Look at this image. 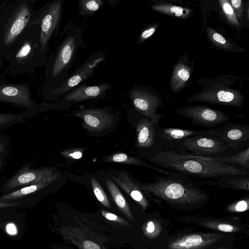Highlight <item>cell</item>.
<instances>
[{
  "label": "cell",
  "instance_id": "obj_1",
  "mask_svg": "<svg viewBox=\"0 0 249 249\" xmlns=\"http://www.w3.org/2000/svg\"><path fill=\"white\" fill-rule=\"evenodd\" d=\"M142 155L155 166L192 180H206L210 185H214L225 175H249L248 170L216 161L212 157L190 154L175 149L155 146Z\"/></svg>",
  "mask_w": 249,
  "mask_h": 249
},
{
  "label": "cell",
  "instance_id": "obj_2",
  "mask_svg": "<svg viewBox=\"0 0 249 249\" xmlns=\"http://www.w3.org/2000/svg\"><path fill=\"white\" fill-rule=\"evenodd\" d=\"M36 1L6 0L0 4V54L8 62L30 26Z\"/></svg>",
  "mask_w": 249,
  "mask_h": 249
},
{
  "label": "cell",
  "instance_id": "obj_3",
  "mask_svg": "<svg viewBox=\"0 0 249 249\" xmlns=\"http://www.w3.org/2000/svg\"><path fill=\"white\" fill-rule=\"evenodd\" d=\"M84 28L71 20L61 34L60 42L48 55L45 69V85L55 83L69 74L80 48L85 49Z\"/></svg>",
  "mask_w": 249,
  "mask_h": 249
},
{
  "label": "cell",
  "instance_id": "obj_4",
  "mask_svg": "<svg viewBox=\"0 0 249 249\" xmlns=\"http://www.w3.org/2000/svg\"><path fill=\"white\" fill-rule=\"evenodd\" d=\"M153 179L152 182L137 183L148 195L155 196L171 203L193 204L202 202L208 198L207 193L189 178L163 175Z\"/></svg>",
  "mask_w": 249,
  "mask_h": 249
},
{
  "label": "cell",
  "instance_id": "obj_5",
  "mask_svg": "<svg viewBox=\"0 0 249 249\" xmlns=\"http://www.w3.org/2000/svg\"><path fill=\"white\" fill-rule=\"evenodd\" d=\"M199 92L191 95L186 102H204L215 105L241 107L245 96L241 92V80L231 74L212 79L202 78L197 81Z\"/></svg>",
  "mask_w": 249,
  "mask_h": 249
},
{
  "label": "cell",
  "instance_id": "obj_6",
  "mask_svg": "<svg viewBox=\"0 0 249 249\" xmlns=\"http://www.w3.org/2000/svg\"><path fill=\"white\" fill-rule=\"evenodd\" d=\"M29 25L5 70L12 76L31 72L47 63L48 56L41 52L39 27L37 24Z\"/></svg>",
  "mask_w": 249,
  "mask_h": 249
},
{
  "label": "cell",
  "instance_id": "obj_7",
  "mask_svg": "<svg viewBox=\"0 0 249 249\" xmlns=\"http://www.w3.org/2000/svg\"><path fill=\"white\" fill-rule=\"evenodd\" d=\"M106 58L103 51H97L91 54L74 71L63 79L51 84L44 85L41 95L47 100H58L64 94L91 77L96 68Z\"/></svg>",
  "mask_w": 249,
  "mask_h": 249
},
{
  "label": "cell",
  "instance_id": "obj_8",
  "mask_svg": "<svg viewBox=\"0 0 249 249\" xmlns=\"http://www.w3.org/2000/svg\"><path fill=\"white\" fill-rule=\"evenodd\" d=\"M64 0L48 1L35 10L29 25L37 24L39 28V42L41 53L49 55V43L53 36H57L61 23Z\"/></svg>",
  "mask_w": 249,
  "mask_h": 249
},
{
  "label": "cell",
  "instance_id": "obj_9",
  "mask_svg": "<svg viewBox=\"0 0 249 249\" xmlns=\"http://www.w3.org/2000/svg\"><path fill=\"white\" fill-rule=\"evenodd\" d=\"M7 71L0 75V103H7L25 108L37 109L38 105L33 99L29 83L26 82L12 83L5 78Z\"/></svg>",
  "mask_w": 249,
  "mask_h": 249
},
{
  "label": "cell",
  "instance_id": "obj_10",
  "mask_svg": "<svg viewBox=\"0 0 249 249\" xmlns=\"http://www.w3.org/2000/svg\"><path fill=\"white\" fill-rule=\"evenodd\" d=\"M128 96L135 109L145 117L160 122L164 113H157L162 105L161 97L148 87L134 85L129 90Z\"/></svg>",
  "mask_w": 249,
  "mask_h": 249
},
{
  "label": "cell",
  "instance_id": "obj_11",
  "mask_svg": "<svg viewBox=\"0 0 249 249\" xmlns=\"http://www.w3.org/2000/svg\"><path fill=\"white\" fill-rule=\"evenodd\" d=\"M34 163L31 161L24 164L3 183L1 191L5 194L36 183L54 172L53 168L47 166L33 168Z\"/></svg>",
  "mask_w": 249,
  "mask_h": 249
},
{
  "label": "cell",
  "instance_id": "obj_12",
  "mask_svg": "<svg viewBox=\"0 0 249 249\" xmlns=\"http://www.w3.org/2000/svg\"><path fill=\"white\" fill-rule=\"evenodd\" d=\"M175 112L192 120L191 124L215 127L230 119L224 112L202 105L189 106L175 110Z\"/></svg>",
  "mask_w": 249,
  "mask_h": 249
},
{
  "label": "cell",
  "instance_id": "obj_13",
  "mask_svg": "<svg viewBox=\"0 0 249 249\" xmlns=\"http://www.w3.org/2000/svg\"><path fill=\"white\" fill-rule=\"evenodd\" d=\"M203 134L219 140L229 148L237 149L249 141V126L233 123H225L203 130Z\"/></svg>",
  "mask_w": 249,
  "mask_h": 249
},
{
  "label": "cell",
  "instance_id": "obj_14",
  "mask_svg": "<svg viewBox=\"0 0 249 249\" xmlns=\"http://www.w3.org/2000/svg\"><path fill=\"white\" fill-rule=\"evenodd\" d=\"M174 149L197 156L217 157L229 148L219 140L202 134L184 139Z\"/></svg>",
  "mask_w": 249,
  "mask_h": 249
},
{
  "label": "cell",
  "instance_id": "obj_15",
  "mask_svg": "<svg viewBox=\"0 0 249 249\" xmlns=\"http://www.w3.org/2000/svg\"><path fill=\"white\" fill-rule=\"evenodd\" d=\"M112 86L104 83L97 85L81 84L62 96V98L53 105L77 103L80 102L103 97L106 91L111 89Z\"/></svg>",
  "mask_w": 249,
  "mask_h": 249
},
{
  "label": "cell",
  "instance_id": "obj_16",
  "mask_svg": "<svg viewBox=\"0 0 249 249\" xmlns=\"http://www.w3.org/2000/svg\"><path fill=\"white\" fill-rule=\"evenodd\" d=\"M77 115L83 122L84 125L92 131L99 132L110 127L114 120L113 115L103 108H81Z\"/></svg>",
  "mask_w": 249,
  "mask_h": 249
},
{
  "label": "cell",
  "instance_id": "obj_17",
  "mask_svg": "<svg viewBox=\"0 0 249 249\" xmlns=\"http://www.w3.org/2000/svg\"><path fill=\"white\" fill-rule=\"evenodd\" d=\"M203 134V130L156 127V145L166 148H176L184 139Z\"/></svg>",
  "mask_w": 249,
  "mask_h": 249
},
{
  "label": "cell",
  "instance_id": "obj_18",
  "mask_svg": "<svg viewBox=\"0 0 249 249\" xmlns=\"http://www.w3.org/2000/svg\"><path fill=\"white\" fill-rule=\"evenodd\" d=\"M59 176V174L54 172L36 183L0 196V201L3 202L18 201V200L22 198L38 194L50 187Z\"/></svg>",
  "mask_w": 249,
  "mask_h": 249
},
{
  "label": "cell",
  "instance_id": "obj_19",
  "mask_svg": "<svg viewBox=\"0 0 249 249\" xmlns=\"http://www.w3.org/2000/svg\"><path fill=\"white\" fill-rule=\"evenodd\" d=\"M193 67V63L189 60L188 54L180 56L174 67L171 76L170 87L173 93L181 91L186 86Z\"/></svg>",
  "mask_w": 249,
  "mask_h": 249
},
{
  "label": "cell",
  "instance_id": "obj_20",
  "mask_svg": "<svg viewBox=\"0 0 249 249\" xmlns=\"http://www.w3.org/2000/svg\"><path fill=\"white\" fill-rule=\"evenodd\" d=\"M160 122L152 121L146 117L141 119L136 124V146L143 151L152 149L156 145V127Z\"/></svg>",
  "mask_w": 249,
  "mask_h": 249
},
{
  "label": "cell",
  "instance_id": "obj_21",
  "mask_svg": "<svg viewBox=\"0 0 249 249\" xmlns=\"http://www.w3.org/2000/svg\"><path fill=\"white\" fill-rule=\"evenodd\" d=\"M115 181L125 193L135 201L143 207H146L147 202L137 182H134L127 171H122L118 177H112Z\"/></svg>",
  "mask_w": 249,
  "mask_h": 249
},
{
  "label": "cell",
  "instance_id": "obj_22",
  "mask_svg": "<svg viewBox=\"0 0 249 249\" xmlns=\"http://www.w3.org/2000/svg\"><path fill=\"white\" fill-rule=\"evenodd\" d=\"M104 161L108 162L119 163L124 164L144 166L154 170L163 175L177 177H184V176L179 174L158 167L154 165L150 164L140 158H137L124 153H119L108 156L104 158Z\"/></svg>",
  "mask_w": 249,
  "mask_h": 249
},
{
  "label": "cell",
  "instance_id": "obj_23",
  "mask_svg": "<svg viewBox=\"0 0 249 249\" xmlns=\"http://www.w3.org/2000/svg\"><path fill=\"white\" fill-rule=\"evenodd\" d=\"M39 113L38 109L25 110L19 113H0V131L14 125L24 123Z\"/></svg>",
  "mask_w": 249,
  "mask_h": 249
},
{
  "label": "cell",
  "instance_id": "obj_24",
  "mask_svg": "<svg viewBox=\"0 0 249 249\" xmlns=\"http://www.w3.org/2000/svg\"><path fill=\"white\" fill-rule=\"evenodd\" d=\"M207 38L212 45L218 49L230 52H242L244 51L233 41H230L222 35L210 27L206 29Z\"/></svg>",
  "mask_w": 249,
  "mask_h": 249
},
{
  "label": "cell",
  "instance_id": "obj_25",
  "mask_svg": "<svg viewBox=\"0 0 249 249\" xmlns=\"http://www.w3.org/2000/svg\"><path fill=\"white\" fill-rule=\"evenodd\" d=\"M151 9L159 13L184 19L189 18L192 13L191 9L165 2L156 3L151 6Z\"/></svg>",
  "mask_w": 249,
  "mask_h": 249
},
{
  "label": "cell",
  "instance_id": "obj_26",
  "mask_svg": "<svg viewBox=\"0 0 249 249\" xmlns=\"http://www.w3.org/2000/svg\"><path fill=\"white\" fill-rule=\"evenodd\" d=\"M214 185L223 188H232L249 191V175H225L219 178Z\"/></svg>",
  "mask_w": 249,
  "mask_h": 249
},
{
  "label": "cell",
  "instance_id": "obj_27",
  "mask_svg": "<svg viewBox=\"0 0 249 249\" xmlns=\"http://www.w3.org/2000/svg\"><path fill=\"white\" fill-rule=\"evenodd\" d=\"M109 194L111 196L120 211L126 216L131 217V214L127 204L121 192L117 185L110 179H107L105 181Z\"/></svg>",
  "mask_w": 249,
  "mask_h": 249
},
{
  "label": "cell",
  "instance_id": "obj_28",
  "mask_svg": "<svg viewBox=\"0 0 249 249\" xmlns=\"http://www.w3.org/2000/svg\"><path fill=\"white\" fill-rule=\"evenodd\" d=\"M212 159L215 161L221 163H227L229 162L237 164L241 166L243 168L248 170L249 168V147H247L244 150L234 155L212 157Z\"/></svg>",
  "mask_w": 249,
  "mask_h": 249
},
{
  "label": "cell",
  "instance_id": "obj_29",
  "mask_svg": "<svg viewBox=\"0 0 249 249\" xmlns=\"http://www.w3.org/2000/svg\"><path fill=\"white\" fill-rule=\"evenodd\" d=\"M105 2L102 0H79V15L85 18L92 16L101 8Z\"/></svg>",
  "mask_w": 249,
  "mask_h": 249
},
{
  "label": "cell",
  "instance_id": "obj_30",
  "mask_svg": "<svg viewBox=\"0 0 249 249\" xmlns=\"http://www.w3.org/2000/svg\"><path fill=\"white\" fill-rule=\"evenodd\" d=\"M203 239L198 234H193L173 243L170 247L172 249H190L202 244Z\"/></svg>",
  "mask_w": 249,
  "mask_h": 249
},
{
  "label": "cell",
  "instance_id": "obj_31",
  "mask_svg": "<svg viewBox=\"0 0 249 249\" xmlns=\"http://www.w3.org/2000/svg\"><path fill=\"white\" fill-rule=\"evenodd\" d=\"M223 14L226 19L232 26L239 27L240 22L237 19L233 9L229 0H220L218 1Z\"/></svg>",
  "mask_w": 249,
  "mask_h": 249
},
{
  "label": "cell",
  "instance_id": "obj_32",
  "mask_svg": "<svg viewBox=\"0 0 249 249\" xmlns=\"http://www.w3.org/2000/svg\"><path fill=\"white\" fill-rule=\"evenodd\" d=\"M91 184L94 194L98 200L104 206L110 208V203L103 188L94 178H91Z\"/></svg>",
  "mask_w": 249,
  "mask_h": 249
},
{
  "label": "cell",
  "instance_id": "obj_33",
  "mask_svg": "<svg viewBox=\"0 0 249 249\" xmlns=\"http://www.w3.org/2000/svg\"><path fill=\"white\" fill-rule=\"evenodd\" d=\"M159 24L155 23L145 28L138 38V44L140 45L150 37L155 32Z\"/></svg>",
  "mask_w": 249,
  "mask_h": 249
},
{
  "label": "cell",
  "instance_id": "obj_34",
  "mask_svg": "<svg viewBox=\"0 0 249 249\" xmlns=\"http://www.w3.org/2000/svg\"><path fill=\"white\" fill-rule=\"evenodd\" d=\"M229 2L231 5L237 20L241 21L244 11V4L242 0H231Z\"/></svg>",
  "mask_w": 249,
  "mask_h": 249
},
{
  "label": "cell",
  "instance_id": "obj_35",
  "mask_svg": "<svg viewBox=\"0 0 249 249\" xmlns=\"http://www.w3.org/2000/svg\"><path fill=\"white\" fill-rule=\"evenodd\" d=\"M10 148L9 138L5 134L0 133V155H9Z\"/></svg>",
  "mask_w": 249,
  "mask_h": 249
},
{
  "label": "cell",
  "instance_id": "obj_36",
  "mask_svg": "<svg viewBox=\"0 0 249 249\" xmlns=\"http://www.w3.org/2000/svg\"><path fill=\"white\" fill-rule=\"evenodd\" d=\"M64 155L74 159H79L82 157L83 154L82 152L80 150L78 149H75L64 152Z\"/></svg>",
  "mask_w": 249,
  "mask_h": 249
},
{
  "label": "cell",
  "instance_id": "obj_37",
  "mask_svg": "<svg viewBox=\"0 0 249 249\" xmlns=\"http://www.w3.org/2000/svg\"><path fill=\"white\" fill-rule=\"evenodd\" d=\"M247 208L248 203L244 200L238 201L235 206V210L238 212L244 211Z\"/></svg>",
  "mask_w": 249,
  "mask_h": 249
},
{
  "label": "cell",
  "instance_id": "obj_38",
  "mask_svg": "<svg viewBox=\"0 0 249 249\" xmlns=\"http://www.w3.org/2000/svg\"><path fill=\"white\" fill-rule=\"evenodd\" d=\"M20 201L3 202L0 201V209L11 208L18 206L21 204Z\"/></svg>",
  "mask_w": 249,
  "mask_h": 249
},
{
  "label": "cell",
  "instance_id": "obj_39",
  "mask_svg": "<svg viewBox=\"0 0 249 249\" xmlns=\"http://www.w3.org/2000/svg\"><path fill=\"white\" fill-rule=\"evenodd\" d=\"M6 231L9 234L12 235L16 234L18 232L16 225L12 223H10L7 225Z\"/></svg>",
  "mask_w": 249,
  "mask_h": 249
},
{
  "label": "cell",
  "instance_id": "obj_40",
  "mask_svg": "<svg viewBox=\"0 0 249 249\" xmlns=\"http://www.w3.org/2000/svg\"><path fill=\"white\" fill-rule=\"evenodd\" d=\"M83 247L84 249H100L99 245L90 241H85Z\"/></svg>",
  "mask_w": 249,
  "mask_h": 249
},
{
  "label": "cell",
  "instance_id": "obj_41",
  "mask_svg": "<svg viewBox=\"0 0 249 249\" xmlns=\"http://www.w3.org/2000/svg\"><path fill=\"white\" fill-rule=\"evenodd\" d=\"M219 231L225 232H231L233 230L232 226L227 224H220L218 226Z\"/></svg>",
  "mask_w": 249,
  "mask_h": 249
},
{
  "label": "cell",
  "instance_id": "obj_42",
  "mask_svg": "<svg viewBox=\"0 0 249 249\" xmlns=\"http://www.w3.org/2000/svg\"><path fill=\"white\" fill-rule=\"evenodd\" d=\"M102 213L103 215L104 216V217H105L108 220L111 221H116L118 220V217L112 213L102 210Z\"/></svg>",
  "mask_w": 249,
  "mask_h": 249
},
{
  "label": "cell",
  "instance_id": "obj_43",
  "mask_svg": "<svg viewBox=\"0 0 249 249\" xmlns=\"http://www.w3.org/2000/svg\"><path fill=\"white\" fill-rule=\"evenodd\" d=\"M8 155H0V172L4 167L5 162Z\"/></svg>",
  "mask_w": 249,
  "mask_h": 249
},
{
  "label": "cell",
  "instance_id": "obj_44",
  "mask_svg": "<svg viewBox=\"0 0 249 249\" xmlns=\"http://www.w3.org/2000/svg\"><path fill=\"white\" fill-rule=\"evenodd\" d=\"M154 224L152 221H149L147 223L146 231L149 233H151L154 231Z\"/></svg>",
  "mask_w": 249,
  "mask_h": 249
},
{
  "label": "cell",
  "instance_id": "obj_45",
  "mask_svg": "<svg viewBox=\"0 0 249 249\" xmlns=\"http://www.w3.org/2000/svg\"><path fill=\"white\" fill-rule=\"evenodd\" d=\"M4 59L3 57L0 54V71L1 70L2 67L4 65Z\"/></svg>",
  "mask_w": 249,
  "mask_h": 249
}]
</instances>
